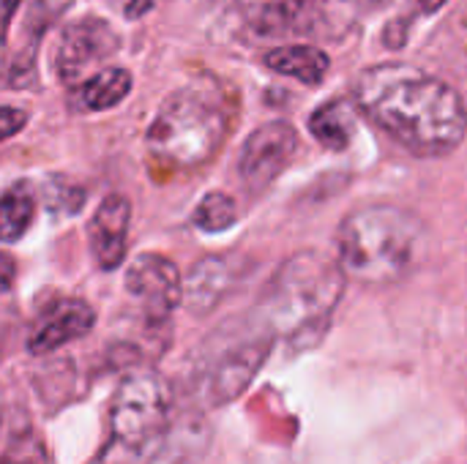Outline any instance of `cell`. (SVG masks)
<instances>
[{
    "label": "cell",
    "mask_w": 467,
    "mask_h": 464,
    "mask_svg": "<svg viewBox=\"0 0 467 464\" xmlns=\"http://www.w3.org/2000/svg\"><path fill=\"white\" fill-rule=\"evenodd\" d=\"M241 273H244V263H238L233 254L208 257L197 263L186 284H181V301H186V306L194 314H205L238 284Z\"/></svg>",
    "instance_id": "obj_12"
},
{
    "label": "cell",
    "mask_w": 467,
    "mask_h": 464,
    "mask_svg": "<svg viewBox=\"0 0 467 464\" xmlns=\"http://www.w3.org/2000/svg\"><path fill=\"white\" fill-rule=\"evenodd\" d=\"M33 219V189L27 180L14 183L0 194V243L19 241Z\"/></svg>",
    "instance_id": "obj_15"
},
{
    "label": "cell",
    "mask_w": 467,
    "mask_h": 464,
    "mask_svg": "<svg viewBox=\"0 0 467 464\" xmlns=\"http://www.w3.org/2000/svg\"><path fill=\"white\" fill-rule=\"evenodd\" d=\"M25 123H27V112L16 107H0V142L14 137L19 129H25Z\"/></svg>",
    "instance_id": "obj_19"
},
{
    "label": "cell",
    "mask_w": 467,
    "mask_h": 464,
    "mask_svg": "<svg viewBox=\"0 0 467 464\" xmlns=\"http://www.w3.org/2000/svg\"><path fill=\"white\" fill-rule=\"evenodd\" d=\"M372 3H383V0H372Z\"/></svg>",
    "instance_id": "obj_25"
},
{
    "label": "cell",
    "mask_w": 467,
    "mask_h": 464,
    "mask_svg": "<svg viewBox=\"0 0 467 464\" xmlns=\"http://www.w3.org/2000/svg\"><path fill=\"white\" fill-rule=\"evenodd\" d=\"M424 246V224L400 205H369L350 213L337 232L339 265L364 284L400 282Z\"/></svg>",
    "instance_id": "obj_3"
},
{
    "label": "cell",
    "mask_w": 467,
    "mask_h": 464,
    "mask_svg": "<svg viewBox=\"0 0 467 464\" xmlns=\"http://www.w3.org/2000/svg\"><path fill=\"white\" fill-rule=\"evenodd\" d=\"M129 222H131V205L120 194H109L96 208V213L88 224V241H90V252H93L99 268L112 271L123 263Z\"/></svg>",
    "instance_id": "obj_11"
},
{
    "label": "cell",
    "mask_w": 467,
    "mask_h": 464,
    "mask_svg": "<svg viewBox=\"0 0 467 464\" xmlns=\"http://www.w3.org/2000/svg\"><path fill=\"white\" fill-rule=\"evenodd\" d=\"M274 334L263 323H233L219 328L197 353L189 380V394L197 407L213 410L235 397L254 380L268 358Z\"/></svg>",
    "instance_id": "obj_5"
},
{
    "label": "cell",
    "mask_w": 467,
    "mask_h": 464,
    "mask_svg": "<svg viewBox=\"0 0 467 464\" xmlns=\"http://www.w3.org/2000/svg\"><path fill=\"white\" fill-rule=\"evenodd\" d=\"M3 443H5V416L0 413V449H3Z\"/></svg>",
    "instance_id": "obj_24"
},
{
    "label": "cell",
    "mask_w": 467,
    "mask_h": 464,
    "mask_svg": "<svg viewBox=\"0 0 467 464\" xmlns=\"http://www.w3.org/2000/svg\"><path fill=\"white\" fill-rule=\"evenodd\" d=\"M96 323L93 309L79 301V298H63L55 301L33 325L30 336H27V353L33 356H47L55 353L57 347L82 339Z\"/></svg>",
    "instance_id": "obj_10"
},
{
    "label": "cell",
    "mask_w": 467,
    "mask_h": 464,
    "mask_svg": "<svg viewBox=\"0 0 467 464\" xmlns=\"http://www.w3.org/2000/svg\"><path fill=\"white\" fill-rule=\"evenodd\" d=\"M172 416V388L156 372H134L118 386L109 438L96 464H153L159 459Z\"/></svg>",
    "instance_id": "obj_4"
},
{
    "label": "cell",
    "mask_w": 467,
    "mask_h": 464,
    "mask_svg": "<svg viewBox=\"0 0 467 464\" xmlns=\"http://www.w3.org/2000/svg\"><path fill=\"white\" fill-rule=\"evenodd\" d=\"M446 3H449V0H416L419 11H424V14H435V11H441Z\"/></svg>",
    "instance_id": "obj_23"
},
{
    "label": "cell",
    "mask_w": 467,
    "mask_h": 464,
    "mask_svg": "<svg viewBox=\"0 0 467 464\" xmlns=\"http://www.w3.org/2000/svg\"><path fill=\"white\" fill-rule=\"evenodd\" d=\"M14 273H16L14 260L5 252H0V293H5L14 284Z\"/></svg>",
    "instance_id": "obj_21"
},
{
    "label": "cell",
    "mask_w": 467,
    "mask_h": 464,
    "mask_svg": "<svg viewBox=\"0 0 467 464\" xmlns=\"http://www.w3.org/2000/svg\"><path fill=\"white\" fill-rule=\"evenodd\" d=\"M296 150H298V131L290 123L274 120L254 129L244 142L238 159V172L244 186L252 191H263L265 186H271L282 175V170L293 161Z\"/></svg>",
    "instance_id": "obj_7"
},
{
    "label": "cell",
    "mask_w": 467,
    "mask_h": 464,
    "mask_svg": "<svg viewBox=\"0 0 467 464\" xmlns=\"http://www.w3.org/2000/svg\"><path fill=\"white\" fill-rule=\"evenodd\" d=\"M356 104L416 156H446L465 137V107L443 79L408 63H380L356 79Z\"/></svg>",
    "instance_id": "obj_1"
},
{
    "label": "cell",
    "mask_w": 467,
    "mask_h": 464,
    "mask_svg": "<svg viewBox=\"0 0 467 464\" xmlns=\"http://www.w3.org/2000/svg\"><path fill=\"white\" fill-rule=\"evenodd\" d=\"M44 202H47V211L55 213V216H71L82 208L85 202V191L68 180H63L60 175L55 178H47L44 183Z\"/></svg>",
    "instance_id": "obj_18"
},
{
    "label": "cell",
    "mask_w": 467,
    "mask_h": 464,
    "mask_svg": "<svg viewBox=\"0 0 467 464\" xmlns=\"http://www.w3.org/2000/svg\"><path fill=\"white\" fill-rule=\"evenodd\" d=\"M227 134L222 107L202 90L170 96L148 129V150L156 161L175 170H194L213 159Z\"/></svg>",
    "instance_id": "obj_6"
},
{
    "label": "cell",
    "mask_w": 467,
    "mask_h": 464,
    "mask_svg": "<svg viewBox=\"0 0 467 464\" xmlns=\"http://www.w3.org/2000/svg\"><path fill=\"white\" fill-rule=\"evenodd\" d=\"M235 219H238V208H235L233 197H227L222 191L205 194L192 213L194 227L202 232H224L227 227L235 224Z\"/></svg>",
    "instance_id": "obj_17"
},
{
    "label": "cell",
    "mask_w": 467,
    "mask_h": 464,
    "mask_svg": "<svg viewBox=\"0 0 467 464\" xmlns=\"http://www.w3.org/2000/svg\"><path fill=\"white\" fill-rule=\"evenodd\" d=\"M353 126H356V109L348 101H328L317 107L315 115L309 118L312 137L328 150H345L353 139Z\"/></svg>",
    "instance_id": "obj_14"
},
{
    "label": "cell",
    "mask_w": 467,
    "mask_h": 464,
    "mask_svg": "<svg viewBox=\"0 0 467 464\" xmlns=\"http://www.w3.org/2000/svg\"><path fill=\"white\" fill-rule=\"evenodd\" d=\"M348 276L339 263L323 252L290 257L260 298V323L290 347L304 350L323 339L334 309L345 295Z\"/></svg>",
    "instance_id": "obj_2"
},
{
    "label": "cell",
    "mask_w": 467,
    "mask_h": 464,
    "mask_svg": "<svg viewBox=\"0 0 467 464\" xmlns=\"http://www.w3.org/2000/svg\"><path fill=\"white\" fill-rule=\"evenodd\" d=\"M131 93V74L126 68H101L82 85V104L93 112L118 107Z\"/></svg>",
    "instance_id": "obj_16"
},
{
    "label": "cell",
    "mask_w": 467,
    "mask_h": 464,
    "mask_svg": "<svg viewBox=\"0 0 467 464\" xmlns=\"http://www.w3.org/2000/svg\"><path fill=\"white\" fill-rule=\"evenodd\" d=\"M181 273L161 254H140L126 271V290L148 323H167L181 304Z\"/></svg>",
    "instance_id": "obj_8"
},
{
    "label": "cell",
    "mask_w": 467,
    "mask_h": 464,
    "mask_svg": "<svg viewBox=\"0 0 467 464\" xmlns=\"http://www.w3.org/2000/svg\"><path fill=\"white\" fill-rule=\"evenodd\" d=\"M118 44H120V38L109 27L107 19L85 16V19L68 25L57 41V49H55L57 77L63 82L79 79L82 74H88L90 68L104 63L118 49Z\"/></svg>",
    "instance_id": "obj_9"
},
{
    "label": "cell",
    "mask_w": 467,
    "mask_h": 464,
    "mask_svg": "<svg viewBox=\"0 0 467 464\" xmlns=\"http://www.w3.org/2000/svg\"><path fill=\"white\" fill-rule=\"evenodd\" d=\"M150 5H153V0H131V5L126 8V16H131V19H134V16L145 14Z\"/></svg>",
    "instance_id": "obj_22"
},
{
    "label": "cell",
    "mask_w": 467,
    "mask_h": 464,
    "mask_svg": "<svg viewBox=\"0 0 467 464\" xmlns=\"http://www.w3.org/2000/svg\"><path fill=\"white\" fill-rule=\"evenodd\" d=\"M19 3H22V0H0V44H3L5 36H8V25H11V19H14Z\"/></svg>",
    "instance_id": "obj_20"
},
{
    "label": "cell",
    "mask_w": 467,
    "mask_h": 464,
    "mask_svg": "<svg viewBox=\"0 0 467 464\" xmlns=\"http://www.w3.org/2000/svg\"><path fill=\"white\" fill-rule=\"evenodd\" d=\"M263 63L285 77H293L309 88L320 85L328 74V55L320 46L309 44H290V46H276L263 55Z\"/></svg>",
    "instance_id": "obj_13"
}]
</instances>
